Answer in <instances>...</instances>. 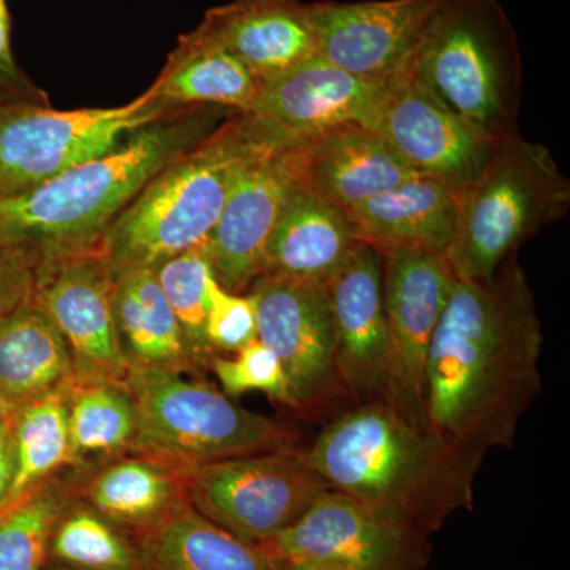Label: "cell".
Masks as SVG:
<instances>
[{
  "instance_id": "cell-1",
  "label": "cell",
  "mask_w": 570,
  "mask_h": 570,
  "mask_svg": "<svg viewBox=\"0 0 570 570\" xmlns=\"http://www.w3.org/2000/svg\"><path fill=\"white\" fill-rule=\"evenodd\" d=\"M542 346L538 306L517 255L485 279L456 277L428 348V430L480 461L512 448L542 393Z\"/></svg>"
},
{
  "instance_id": "cell-2",
  "label": "cell",
  "mask_w": 570,
  "mask_h": 570,
  "mask_svg": "<svg viewBox=\"0 0 570 570\" xmlns=\"http://www.w3.org/2000/svg\"><path fill=\"white\" fill-rule=\"evenodd\" d=\"M305 452L330 490L428 538L474 508L483 463L387 401L337 412Z\"/></svg>"
},
{
  "instance_id": "cell-3",
  "label": "cell",
  "mask_w": 570,
  "mask_h": 570,
  "mask_svg": "<svg viewBox=\"0 0 570 570\" xmlns=\"http://www.w3.org/2000/svg\"><path fill=\"white\" fill-rule=\"evenodd\" d=\"M235 111L193 107L130 135L102 156L50 181L0 198V247L21 250L33 265L102 250L108 228L154 176L190 151Z\"/></svg>"
},
{
  "instance_id": "cell-4",
  "label": "cell",
  "mask_w": 570,
  "mask_h": 570,
  "mask_svg": "<svg viewBox=\"0 0 570 570\" xmlns=\"http://www.w3.org/2000/svg\"><path fill=\"white\" fill-rule=\"evenodd\" d=\"M258 148L234 112L154 176L105 235L102 253L115 276L156 269L209 242L236 176Z\"/></svg>"
},
{
  "instance_id": "cell-5",
  "label": "cell",
  "mask_w": 570,
  "mask_h": 570,
  "mask_svg": "<svg viewBox=\"0 0 570 570\" xmlns=\"http://www.w3.org/2000/svg\"><path fill=\"white\" fill-rule=\"evenodd\" d=\"M404 75L483 137L519 132L523 69L499 0H442Z\"/></svg>"
},
{
  "instance_id": "cell-6",
  "label": "cell",
  "mask_w": 570,
  "mask_h": 570,
  "mask_svg": "<svg viewBox=\"0 0 570 570\" xmlns=\"http://www.w3.org/2000/svg\"><path fill=\"white\" fill-rule=\"evenodd\" d=\"M569 205V179L549 149L519 132L510 135L461 190L445 261L459 279L493 276L521 245L561 220Z\"/></svg>"
},
{
  "instance_id": "cell-7",
  "label": "cell",
  "mask_w": 570,
  "mask_h": 570,
  "mask_svg": "<svg viewBox=\"0 0 570 570\" xmlns=\"http://www.w3.org/2000/svg\"><path fill=\"white\" fill-rule=\"evenodd\" d=\"M126 389L137 409L132 453L184 472L212 461L295 445V428L236 404L204 379L130 370Z\"/></svg>"
},
{
  "instance_id": "cell-8",
  "label": "cell",
  "mask_w": 570,
  "mask_h": 570,
  "mask_svg": "<svg viewBox=\"0 0 570 570\" xmlns=\"http://www.w3.org/2000/svg\"><path fill=\"white\" fill-rule=\"evenodd\" d=\"M189 108L157 100L148 89L119 107L55 110L43 104L0 105V198L50 181Z\"/></svg>"
},
{
  "instance_id": "cell-9",
  "label": "cell",
  "mask_w": 570,
  "mask_h": 570,
  "mask_svg": "<svg viewBox=\"0 0 570 570\" xmlns=\"http://www.w3.org/2000/svg\"><path fill=\"white\" fill-rule=\"evenodd\" d=\"M183 480L198 513L255 546L288 530L330 490L295 445L200 464Z\"/></svg>"
},
{
  "instance_id": "cell-10",
  "label": "cell",
  "mask_w": 570,
  "mask_h": 570,
  "mask_svg": "<svg viewBox=\"0 0 570 570\" xmlns=\"http://www.w3.org/2000/svg\"><path fill=\"white\" fill-rule=\"evenodd\" d=\"M257 340L284 367L292 407L306 420L351 406L335 358V330L325 284L264 273L250 284Z\"/></svg>"
},
{
  "instance_id": "cell-11",
  "label": "cell",
  "mask_w": 570,
  "mask_h": 570,
  "mask_svg": "<svg viewBox=\"0 0 570 570\" xmlns=\"http://www.w3.org/2000/svg\"><path fill=\"white\" fill-rule=\"evenodd\" d=\"M258 547L281 562L317 561L340 570H425L433 553L428 535L333 490Z\"/></svg>"
},
{
  "instance_id": "cell-12",
  "label": "cell",
  "mask_w": 570,
  "mask_h": 570,
  "mask_svg": "<svg viewBox=\"0 0 570 570\" xmlns=\"http://www.w3.org/2000/svg\"><path fill=\"white\" fill-rule=\"evenodd\" d=\"M115 279L102 250L33 265L32 299L62 333L75 382L124 385L129 377L112 309Z\"/></svg>"
},
{
  "instance_id": "cell-13",
  "label": "cell",
  "mask_w": 570,
  "mask_h": 570,
  "mask_svg": "<svg viewBox=\"0 0 570 570\" xmlns=\"http://www.w3.org/2000/svg\"><path fill=\"white\" fill-rule=\"evenodd\" d=\"M381 255L390 337V404L425 425L428 348L456 277L444 255L415 247H387Z\"/></svg>"
},
{
  "instance_id": "cell-14",
  "label": "cell",
  "mask_w": 570,
  "mask_h": 570,
  "mask_svg": "<svg viewBox=\"0 0 570 570\" xmlns=\"http://www.w3.org/2000/svg\"><path fill=\"white\" fill-rule=\"evenodd\" d=\"M384 89L316 55L264 82L254 107L239 115L250 140L287 148L346 124L367 126Z\"/></svg>"
},
{
  "instance_id": "cell-15",
  "label": "cell",
  "mask_w": 570,
  "mask_h": 570,
  "mask_svg": "<svg viewBox=\"0 0 570 570\" xmlns=\"http://www.w3.org/2000/svg\"><path fill=\"white\" fill-rule=\"evenodd\" d=\"M366 127L415 174L431 176L456 193L478 178L498 142L475 132L406 75L385 85Z\"/></svg>"
},
{
  "instance_id": "cell-16",
  "label": "cell",
  "mask_w": 570,
  "mask_h": 570,
  "mask_svg": "<svg viewBox=\"0 0 570 570\" xmlns=\"http://www.w3.org/2000/svg\"><path fill=\"white\" fill-rule=\"evenodd\" d=\"M442 0L316 2L317 55L340 69L374 82L406 73Z\"/></svg>"
},
{
  "instance_id": "cell-17",
  "label": "cell",
  "mask_w": 570,
  "mask_h": 570,
  "mask_svg": "<svg viewBox=\"0 0 570 570\" xmlns=\"http://www.w3.org/2000/svg\"><path fill=\"white\" fill-rule=\"evenodd\" d=\"M299 184L291 148L261 146L243 165L209 238L214 276L225 291L246 294L264 275L269 238Z\"/></svg>"
},
{
  "instance_id": "cell-18",
  "label": "cell",
  "mask_w": 570,
  "mask_h": 570,
  "mask_svg": "<svg viewBox=\"0 0 570 570\" xmlns=\"http://www.w3.org/2000/svg\"><path fill=\"white\" fill-rule=\"evenodd\" d=\"M335 330V358L351 404L390 403V337L382 255L360 242L325 284Z\"/></svg>"
},
{
  "instance_id": "cell-19",
  "label": "cell",
  "mask_w": 570,
  "mask_h": 570,
  "mask_svg": "<svg viewBox=\"0 0 570 570\" xmlns=\"http://www.w3.org/2000/svg\"><path fill=\"white\" fill-rule=\"evenodd\" d=\"M287 148L294 151L302 186L346 213L419 175L384 138L358 122Z\"/></svg>"
},
{
  "instance_id": "cell-20",
  "label": "cell",
  "mask_w": 570,
  "mask_h": 570,
  "mask_svg": "<svg viewBox=\"0 0 570 570\" xmlns=\"http://www.w3.org/2000/svg\"><path fill=\"white\" fill-rule=\"evenodd\" d=\"M197 28L262 82L317 55L313 9L302 0H232L206 11Z\"/></svg>"
},
{
  "instance_id": "cell-21",
  "label": "cell",
  "mask_w": 570,
  "mask_h": 570,
  "mask_svg": "<svg viewBox=\"0 0 570 570\" xmlns=\"http://www.w3.org/2000/svg\"><path fill=\"white\" fill-rule=\"evenodd\" d=\"M459 195L431 176L414 175L346 214L356 238L379 250L415 247L445 255L455 235Z\"/></svg>"
},
{
  "instance_id": "cell-22",
  "label": "cell",
  "mask_w": 570,
  "mask_h": 570,
  "mask_svg": "<svg viewBox=\"0 0 570 570\" xmlns=\"http://www.w3.org/2000/svg\"><path fill=\"white\" fill-rule=\"evenodd\" d=\"M77 469V499L130 534L163 521L187 501L183 472L141 453Z\"/></svg>"
},
{
  "instance_id": "cell-23",
  "label": "cell",
  "mask_w": 570,
  "mask_h": 570,
  "mask_svg": "<svg viewBox=\"0 0 570 570\" xmlns=\"http://www.w3.org/2000/svg\"><path fill=\"white\" fill-rule=\"evenodd\" d=\"M358 243L346 212L299 184L269 238L264 273L326 284Z\"/></svg>"
},
{
  "instance_id": "cell-24",
  "label": "cell",
  "mask_w": 570,
  "mask_h": 570,
  "mask_svg": "<svg viewBox=\"0 0 570 570\" xmlns=\"http://www.w3.org/2000/svg\"><path fill=\"white\" fill-rule=\"evenodd\" d=\"M73 384L70 348L31 295L0 318V400L7 414Z\"/></svg>"
},
{
  "instance_id": "cell-25",
  "label": "cell",
  "mask_w": 570,
  "mask_h": 570,
  "mask_svg": "<svg viewBox=\"0 0 570 570\" xmlns=\"http://www.w3.org/2000/svg\"><path fill=\"white\" fill-rule=\"evenodd\" d=\"M264 82L202 29L179 37L148 91L175 107H220L249 111Z\"/></svg>"
},
{
  "instance_id": "cell-26",
  "label": "cell",
  "mask_w": 570,
  "mask_h": 570,
  "mask_svg": "<svg viewBox=\"0 0 570 570\" xmlns=\"http://www.w3.org/2000/svg\"><path fill=\"white\" fill-rule=\"evenodd\" d=\"M116 328L130 370H164L202 379L184 341L156 269L116 275L112 292Z\"/></svg>"
},
{
  "instance_id": "cell-27",
  "label": "cell",
  "mask_w": 570,
  "mask_h": 570,
  "mask_svg": "<svg viewBox=\"0 0 570 570\" xmlns=\"http://www.w3.org/2000/svg\"><path fill=\"white\" fill-rule=\"evenodd\" d=\"M132 535L148 570H284V562L217 527L189 502Z\"/></svg>"
},
{
  "instance_id": "cell-28",
  "label": "cell",
  "mask_w": 570,
  "mask_h": 570,
  "mask_svg": "<svg viewBox=\"0 0 570 570\" xmlns=\"http://www.w3.org/2000/svg\"><path fill=\"white\" fill-rule=\"evenodd\" d=\"M137 409L126 385L75 382L69 392L71 468H86L132 452Z\"/></svg>"
},
{
  "instance_id": "cell-29",
  "label": "cell",
  "mask_w": 570,
  "mask_h": 570,
  "mask_svg": "<svg viewBox=\"0 0 570 570\" xmlns=\"http://www.w3.org/2000/svg\"><path fill=\"white\" fill-rule=\"evenodd\" d=\"M45 568L148 570L134 535L80 499H73L56 521Z\"/></svg>"
},
{
  "instance_id": "cell-30",
  "label": "cell",
  "mask_w": 570,
  "mask_h": 570,
  "mask_svg": "<svg viewBox=\"0 0 570 570\" xmlns=\"http://www.w3.org/2000/svg\"><path fill=\"white\" fill-rule=\"evenodd\" d=\"M77 499V469L67 468L0 509V570H43L52 528Z\"/></svg>"
},
{
  "instance_id": "cell-31",
  "label": "cell",
  "mask_w": 570,
  "mask_h": 570,
  "mask_svg": "<svg viewBox=\"0 0 570 570\" xmlns=\"http://www.w3.org/2000/svg\"><path fill=\"white\" fill-rule=\"evenodd\" d=\"M70 389L71 385L48 393L10 415L17 445V474L2 508L63 469L71 468Z\"/></svg>"
},
{
  "instance_id": "cell-32",
  "label": "cell",
  "mask_w": 570,
  "mask_h": 570,
  "mask_svg": "<svg viewBox=\"0 0 570 570\" xmlns=\"http://www.w3.org/2000/svg\"><path fill=\"white\" fill-rule=\"evenodd\" d=\"M156 275L181 326L190 358L205 376L212 371L214 356H217L206 340L209 288L216 279L209 242L164 262L157 266Z\"/></svg>"
},
{
  "instance_id": "cell-33",
  "label": "cell",
  "mask_w": 570,
  "mask_h": 570,
  "mask_svg": "<svg viewBox=\"0 0 570 570\" xmlns=\"http://www.w3.org/2000/svg\"><path fill=\"white\" fill-rule=\"evenodd\" d=\"M212 373L219 381L225 395L238 397L249 392H262L277 403L292 407L284 367L272 348L261 340L235 352L234 358L214 356Z\"/></svg>"
},
{
  "instance_id": "cell-34",
  "label": "cell",
  "mask_w": 570,
  "mask_h": 570,
  "mask_svg": "<svg viewBox=\"0 0 570 570\" xmlns=\"http://www.w3.org/2000/svg\"><path fill=\"white\" fill-rule=\"evenodd\" d=\"M206 340L217 355L235 354L257 340V311L253 295L225 291L214 279L209 288Z\"/></svg>"
},
{
  "instance_id": "cell-35",
  "label": "cell",
  "mask_w": 570,
  "mask_h": 570,
  "mask_svg": "<svg viewBox=\"0 0 570 570\" xmlns=\"http://www.w3.org/2000/svg\"><path fill=\"white\" fill-rule=\"evenodd\" d=\"M11 22L7 0H0V105H50L47 94L20 69L11 51Z\"/></svg>"
},
{
  "instance_id": "cell-36",
  "label": "cell",
  "mask_w": 570,
  "mask_h": 570,
  "mask_svg": "<svg viewBox=\"0 0 570 570\" xmlns=\"http://www.w3.org/2000/svg\"><path fill=\"white\" fill-rule=\"evenodd\" d=\"M33 262L24 253L0 247V318L32 295Z\"/></svg>"
},
{
  "instance_id": "cell-37",
  "label": "cell",
  "mask_w": 570,
  "mask_h": 570,
  "mask_svg": "<svg viewBox=\"0 0 570 570\" xmlns=\"http://www.w3.org/2000/svg\"><path fill=\"white\" fill-rule=\"evenodd\" d=\"M17 474V445H14L13 422L11 417L0 423V508L9 498Z\"/></svg>"
},
{
  "instance_id": "cell-38",
  "label": "cell",
  "mask_w": 570,
  "mask_h": 570,
  "mask_svg": "<svg viewBox=\"0 0 570 570\" xmlns=\"http://www.w3.org/2000/svg\"><path fill=\"white\" fill-rule=\"evenodd\" d=\"M284 570H340L317 561L284 562Z\"/></svg>"
},
{
  "instance_id": "cell-39",
  "label": "cell",
  "mask_w": 570,
  "mask_h": 570,
  "mask_svg": "<svg viewBox=\"0 0 570 570\" xmlns=\"http://www.w3.org/2000/svg\"><path fill=\"white\" fill-rule=\"evenodd\" d=\"M6 417H9V414H7V409L3 406L2 400H0V423H2Z\"/></svg>"
},
{
  "instance_id": "cell-40",
  "label": "cell",
  "mask_w": 570,
  "mask_h": 570,
  "mask_svg": "<svg viewBox=\"0 0 570 570\" xmlns=\"http://www.w3.org/2000/svg\"><path fill=\"white\" fill-rule=\"evenodd\" d=\"M43 570H58V569H50V568H45Z\"/></svg>"
}]
</instances>
